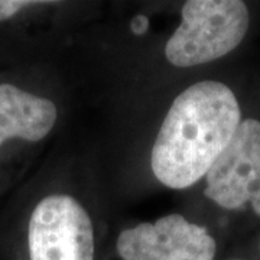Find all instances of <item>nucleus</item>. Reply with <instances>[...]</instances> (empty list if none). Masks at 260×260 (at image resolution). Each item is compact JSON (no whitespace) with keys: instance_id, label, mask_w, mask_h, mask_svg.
<instances>
[{"instance_id":"1a4fd4ad","label":"nucleus","mask_w":260,"mask_h":260,"mask_svg":"<svg viewBox=\"0 0 260 260\" xmlns=\"http://www.w3.org/2000/svg\"><path fill=\"white\" fill-rule=\"evenodd\" d=\"M230 260H242V259H230Z\"/></svg>"},{"instance_id":"f03ea898","label":"nucleus","mask_w":260,"mask_h":260,"mask_svg":"<svg viewBox=\"0 0 260 260\" xmlns=\"http://www.w3.org/2000/svg\"><path fill=\"white\" fill-rule=\"evenodd\" d=\"M181 15L182 22L168 39L165 56L182 68L229 55L250 28V10L242 0H188Z\"/></svg>"},{"instance_id":"f257e3e1","label":"nucleus","mask_w":260,"mask_h":260,"mask_svg":"<svg viewBox=\"0 0 260 260\" xmlns=\"http://www.w3.org/2000/svg\"><path fill=\"white\" fill-rule=\"evenodd\" d=\"M237 95L227 84L204 80L185 88L169 107L152 149V171L172 189L203 179L242 121Z\"/></svg>"},{"instance_id":"7ed1b4c3","label":"nucleus","mask_w":260,"mask_h":260,"mask_svg":"<svg viewBox=\"0 0 260 260\" xmlns=\"http://www.w3.org/2000/svg\"><path fill=\"white\" fill-rule=\"evenodd\" d=\"M204 195L229 211L250 207L260 218V120L242 119L232 142L205 175Z\"/></svg>"},{"instance_id":"20e7f679","label":"nucleus","mask_w":260,"mask_h":260,"mask_svg":"<svg viewBox=\"0 0 260 260\" xmlns=\"http://www.w3.org/2000/svg\"><path fill=\"white\" fill-rule=\"evenodd\" d=\"M28 244L30 260H94L91 218L73 197L49 195L30 215Z\"/></svg>"},{"instance_id":"6e6552de","label":"nucleus","mask_w":260,"mask_h":260,"mask_svg":"<svg viewBox=\"0 0 260 260\" xmlns=\"http://www.w3.org/2000/svg\"><path fill=\"white\" fill-rule=\"evenodd\" d=\"M148 25L149 20L146 16H138V18L133 20V23H132V30H133L135 34H138V35H142V34L146 32Z\"/></svg>"},{"instance_id":"0eeeda50","label":"nucleus","mask_w":260,"mask_h":260,"mask_svg":"<svg viewBox=\"0 0 260 260\" xmlns=\"http://www.w3.org/2000/svg\"><path fill=\"white\" fill-rule=\"evenodd\" d=\"M44 2H29V0H0V22L10 19L16 15L19 10L28 8L32 5H39Z\"/></svg>"},{"instance_id":"39448f33","label":"nucleus","mask_w":260,"mask_h":260,"mask_svg":"<svg viewBox=\"0 0 260 260\" xmlns=\"http://www.w3.org/2000/svg\"><path fill=\"white\" fill-rule=\"evenodd\" d=\"M117 251L123 260H214L217 243L205 227L169 214L123 230Z\"/></svg>"},{"instance_id":"423d86ee","label":"nucleus","mask_w":260,"mask_h":260,"mask_svg":"<svg viewBox=\"0 0 260 260\" xmlns=\"http://www.w3.org/2000/svg\"><path fill=\"white\" fill-rule=\"evenodd\" d=\"M54 103L12 84H0V145L8 139L38 142L55 126Z\"/></svg>"}]
</instances>
